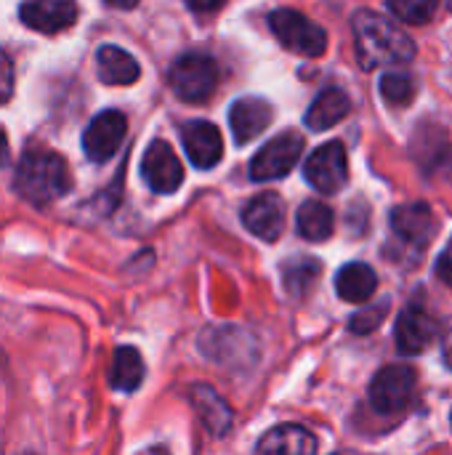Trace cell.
I'll use <instances>...</instances> for the list:
<instances>
[{"label": "cell", "instance_id": "obj_10", "mask_svg": "<svg viewBox=\"0 0 452 455\" xmlns=\"http://www.w3.org/2000/svg\"><path fill=\"white\" fill-rule=\"evenodd\" d=\"M242 224L250 235L274 243L285 229V200L277 192H261L242 208Z\"/></svg>", "mask_w": 452, "mask_h": 455}, {"label": "cell", "instance_id": "obj_13", "mask_svg": "<svg viewBox=\"0 0 452 455\" xmlns=\"http://www.w3.org/2000/svg\"><path fill=\"white\" fill-rule=\"evenodd\" d=\"M437 227H440V221H437L434 211L426 203L400 205L392 213V229H394V235L402 243L413 245V248L429 245L434 240V235H437Z\"/></svg>", "mask_w": 452, "mask_h": 455}, {"label": "cell", "instance_id": "obj_1", "mask_svg": "<svg viewBox=\"0 0 452 455\" xmlns=\"http://www.w3.org/2000/svg\"><path fill=\"white\" fill-rule=\"evenodd\" d=\"M354 51L362 69H376L386 64H410L416 59L413 37L376 11H357L352 16Z\"/></svg>", "mask_w": 452, "mask_h": 455}, {"label": "cell", "instance_id": "obj_8", "mask_svg": "<svg viewBox=\"0 0 452 455\" xmlns=\"http://www.w3.org/2000/svg\"><path fill=\"white\" fill-rule=\"evenodd\" d=\"M125 133H128V120L123 112L117 109L99 112L83 133L85 157L91 163H107L109 157L117 155L120 144L125 141Z\"/></svg>", "mask_w": 452, "mask_h": 455}, {"label": "cell", "instance_id": "obj_2", "mask_svg": "<svg viewBox=\"0 0 452 455\" xmlns=\"http://www.w3.org/2000/svg\"><path fill=\"white\" fill-rule=\"evenodd\" d=\"M13 189L29 205L45 208L72 189V176L61 155L51 149H27L16 165Z\"/></svg>", "mask_w": 452, "mask_h": 455}, {"label": "cell", "instance_id": "obj_18", "mask_svg": "<svg viewBox=\"0 0 452 455\" xmlns=\"http://www.w3.org/2000/svg\"><path fill=\"white\" fill-rule=\"evenodd\" d=\"M245 339H248V333H242L240 328H208L200 336V349L208 360L234 368V365H240L242 355L256 357L253 349L240 347V341H245Z\"/></svg>", "mask_w": 452, "mask_h": 455}, {"label": "cell", "instance_id": "obj_15", "mask_svg": "<svg viewBox=\"0 0 452 455\" xmlns=\"http://www.w3.org/2000/svg\"><path fill=\"white\" fill-rule=\"evenodd\" d=\"M437 336V323L432 320V315L421 307V304H410L394 328V339H397V349L402 355H421Z\"/></svg>", "mask_w": 452, "mask_h": 455}, {"label": "cell", "instance_id": "obj_31", "mask_svg": "<svg viewBox=\"0 0 452 455\" xmlns=\"http://www.w3.org/2000/svg\"><path fill=\"white\" fill-rule=\"evenodd\" d=\"M442 360H445V365L452 371V331L442 339Z\"/></svg>", "mask_w": 452, "mask_h": 455}, {"label": "cell", "instance_id": "obj_33", "mask_svg": "<svg viewBox=\"0 0 452 455\" xmlns=\"http://www.w3.org/2000/svg\"><path fill=\"white\" fill-rule=\"evenodd\" d=\"M112 8H133V5H139V0H107Z\"/></svg>", "mask_w": 452, "mask_h": 455}, {"label": "cell", "instance_id": "obj_30", "mask_svg": "<svg viewBox=\"0 0 452 455\" xmlns=\"http://www.w3.org/2000/svg\"><path fill=\"white\" fill-rule=\"evenodd\" d=\"M192 11H197V13H210V11H216L224 0H184Z\"/></svg>", "mask_w": 452, "mask_h": 455}, {"label": "cell", "instance_id": "obj_6", "mask_svg": "<svg viewBox=\"0 0 452 455\" xmlns=\"http://www.w3.org/2000/svg\"><path fill=\"white\" fill-rule=\"evenodd\" d=\"M304 179L322 195H336L349 181V155L341 141L317 147L304 163Z\"/></svg>", "mask_w": 452, "mask_h": 455}, {"label": "cell", "instance_id": "obj_11", "mask_svg": "<svg viewBox=\"0 0 452 455\" xmlns=\"http://www.w3.org/2000/svg\"><path fill=\"white\" fill-rule=\"evenodd\" d=\"M19 19L24 27L56 35L61 29H69L77 21V3L75 0H24L19 8Z\"/></svg>", "mask_w": 452, "mask_h": 455}, {"label": "cell", "instance_id": "obj_7", "mask_svg": "<svg viewBox=\"0 0 452 455\" xmlns=\"http://www.w3.org/2000/svg\"><path fill=\"white\" fill-rule=\"evenodd\" d=\"M301 152H304V139L298 133L290 131V133L274 136L250 160V179L253 181H274V179L288 176L296 168V163L301 160Z\"/></svg>", "mask_w": 452, "mask_h": 455}, {"label": "cell", "instance_id": "obj_23", "mask_svg": "<svg viewBox=\"0 0 452 455\" xmlns=\"http://www.w3.org/2000/svg\"><path fill=\"white\" fill-rule=\"evenodd\" d=\"M296 227H298V235L309 243H322L333 235L336 229V216L333 211L320 203V200H306L298 213H296Z\"/></svg>", "mask_w": 452, "mask_h": 455}, {"label": "cell", "instance_id": "obj_27", "mask_svg": "<svg viewBox=\"0 0 452 455\" xmlns=\"http://www.w3.org/2000/svg\"><path fill=\"white\" fill-rule=\"evenodd\" d=\"M386 312H389V301H381V304H373V307H368V309L357 312V315L349 320V328H352V333H357V336H365V333H373V331H378V325L384 323Z\"/></svg>", "mask_w": 452, "mask_h": 455}, {"label": "cell", "instance_id": "obj_24", "mask_svg": "<svg viewBox=\"0 0 452 455\" xmlns=\"http://www.w3.org/2000/svg\"><path fill=\"white\" fill-rule=\"evenodd\" d=\"M320 275H322V264L312 256H296L282 264V285L293 299H306L314 291Z\"/></svg>", "mask_w": 452, "mask_h": 455}, {"label": "cell", "instance_id": "obj_26", "mask_svg": "<svg viewBox=\"0 0 452 455\" xmlns=\"http://www.w3.org/2000/svg\"><path fill=\"white\" fill-rule=\"evenodd\" d=\"M381 96H384L389 104L402 107V104L413 101V96H416V83H413V77H408V75H402V72H386V75L381 77Z\"/></svg>", "mask_w": 452, "mask_h": 455}, {"label": "cell", "instance_id": "obj_32", "mask_svg": "<svg viewBox=\"0 0 452 455\" xmlns=\"http://www.w3.org/2000/svg\"><path fill=\"white\" fill-rule=\"evenodd\" d=\"M5 160H8V136L0 128V165H5Z\"/></svg>", "mask_w": 452, "mask_h": 455}, {"label": "cell", "instance_id": "obj_12", "mask_svg": "<svg viewBox=\"0 0 452 455\" xmlns=\"http://www.w3.org/2000/svg\"><path fill=\"white\" fill-rule=\"evenodd\" d=\"M181 144L186 149V157L200 171H210L224 157V139L221 131L208 120H194L181 128Z\"/></svg>", "mask_w": 452, "mask_h": 455}, {"label": "cell", "instance_id": "obj_19", "mask_svg": "<svg viewBox=\"0 0 452 455\" xmlns=\"http://www.w3.org/2000/svg\"><path fill=\"white\" fill-rule=\"evenodd\" d=\"M352 112V99L346 91L341 88H325L309 107L304 123L309 131H330L333 125H338L346 115Z\"/></svg>", "mask_w": 452, "mask_h": 455}, {"label": "cell", "instance_id": "obj_35", "mask_svg": "<svg viewBox=\"0 0 452 455\" xmlns=\"http://www.w3.org/2000/svg\"><path fill=\"white\" fill-rule=\"evenodd\" d=\"M450 419H452V416H450Z\"/></svg>", "mask_w": 452, "mask_h": 455}, {"label": "cell", "instance_id": "obj_29", "mask_svg": "<svg viewBox=\"0 0 452 455\" xmlns=\"http://www.w3.org/2000/svg\"><path fill=\"white\" fill-rule=\"evenodd\" d=\"M437 277L452 288V248H448L440 259H437Z\"/></svg>", "mask_w": 452, "mask_h": 455}, {"label": "cell", "instance_id": "obj_5", "mask_svg": "<svg viewBox=\"0 0 452 455\" xmlns=\"http://www.w3.org/2000/svg\"><path fill=\"white\" fill-rule=\"evenodd\" d=\"M418 373L410 365H386L376 373L370 384V405L381 416H394L405 411L416 395Z\"/></svg>", "mask_w": 452, "mask_h": 455}, {"label": "cell", "instance_id": "obj_3", "mask_svg": "<svg viewBox=\"0 0 452 455\" xmlns=\"http://www.w3.org/2000/svg\"><path fill=\"white\" fill-rule=\"evenodd\" d=\"M274 37L293 53L306 59H320L328 51V32L293 8H277L269 16Z\"/></svg>", "mask_w": 452, "mask_h": 455}, {"label": "cell", "instance_id": "obj_14", "mask_svg": "<svg viewBox=\"0 0 452 455\" xmlns=\"http://www.w3.org/2000/svg\"><path fill=\"white\" fill-rule=\"evenodd\" d=\"M274 120V109L269 101L256 99V96H245L237 99L229 109V125H232V136L240 147L250 144L253 139H258Z\"/></svg>", "mask_w": 452, "mask_h": 455}, {"label": "cell", "instance_id": "obj_9", "mask_svg": "<svg viewBox=\"0 0 452 455\" xmlns=\"http://www.w3.org/2000/svg\"><path fill=\"white\" fill-rule=\"evenodd\" d=\"M141 176L157 195H173L184 184V168L168 141L157 139L147 147L141 157Z\"/></svg>", "mask_w": 452, "mask_h": 455}, {"label": "cell", "instance_id": "obj_25", "mask_svg": "<svg viewBox=\"0 0 452 455\" xmlns=\"http://www.w3.org/2000/svg\"><path fill=\"white\" fill-rule=\"evenodd\" d=\"M440 0H389V8L397 19L408 24H426L437 13Z\"/></svg>", "mask_w": 452, "mask_h": 455}, {"label": "cell", "instance_id": "obj_17", "mask_svg": "<svg viewBox=\"0 0 452 455\" xmlns=\"http://www.w3.org/2000/svg\"><path fill=\"white\" fill-rule=\"evenodd\" d=\"M189 403L192 408L197 411L200 421L205 424V429L213 435V437H224L229 435L232 424H234V413L229 408V403L210 387L205 384H194L189 389Z\"/></svg>", "mask_w": 452, "mask_h": 455}, {"label": "cell", "instance_id": "obj_4", "mask_svg": "<svg viewBox=\"0 0 452 455\" xmlns=\"http://www.w3.org/2000/svg\"><path fill=\"white\" fill-rule=\"evenodd\" d=\"M218 83L216 61L205 53H184L170 67V88L181 101L202 104L213 96Z\"/></svg>", "mask_w": 452, "mask_h": 455}, {"label": "cell", "instance_id": "obj_21", "mask_svg": "<svg viewBox=\"0 0 452 455\" xmlns=\"http://www.w3.org/2000/svg\"><path fill=\"white\" fill-rule=\"evenodd\" d=\"M96 72H99V80L107 85H131L141 77L139 61L117 45H101L99 48Z\"/></svg>", "mask_w": 452, "mask_h": 455}, {"label": "cell", "instance_id": "obj_34", "mask_svg": "<svg viewBox=\"0 0 452 455\" xmlns=\"http://www.w3.org/2000/svg\"><path fill=\"white\" fill-rule=\"evenodd\" d=\"M141 455H170L165 448H149V451H144Z\"/></svg>", "mask_w": 452, "mask_h": 455}, {"label": "cell", "instance_id": "obj_20", "mask_svg": "<svg viewBox=\"0 0 452 455\" xmlns=\"http://www.w3.org/2000/svg\"><path fill=\"white\" fill-rule=\"evenodd\" d=\"M376 291H378V275L373 272V267L362 261H352L341 267L336 275V293L349 304H368Z\"/></svg>", "mask_w": 452, "mask_h": 455}, {"label": "cell", "instance_id": "obj_28", "mask_svg": "<svg viewBox=\"0 0 452 455\" xmlns=\"http://www.w3.org/2000/svg\"><path fill=\"white\" fill-rule=\"evenodd\" d=\"M13 77H16L13 61H11V56L0 48V104H5V101L13 96Z\"/></svg>", "mask_w": 452, "mask_h": 455}, {"label": "cell", "instance_id": "obj_22", "mask_svg": "<svg viewBox=\"0 0 452 455\" xmlns=\"http://www.w3.org/2000/svg\"><path fill=\"white\" fill-rule=\"evenodd\" d=\"M147 376V365L139 355V349L133 347H120L112 357V368H109V387L115 392H136L141 387Z\"/></svg>", "mask_w": 452, "mask_h": 455}, {"label": "cell", "instance_id": "obj_16", "mask_svg": "<svg viewBox=\"0 0 452 455\" xmlns=\"http://www.w3.org/2000/svg\"><path fill=\"white\" fill-rule=\"evenodd\" d=\"M253 455H317V437L298 424H282L269 429Z\"/></svg>", "mask_w": 452, "mask_h": 455}]
</instances>
